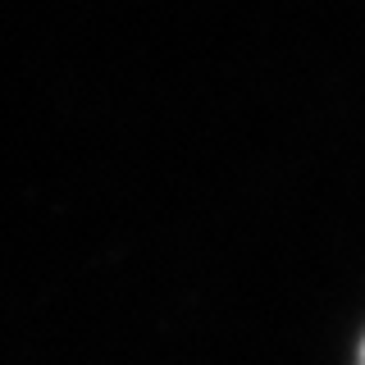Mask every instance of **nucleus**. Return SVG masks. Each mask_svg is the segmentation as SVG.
<instances>
[{"label": "nucleus", "mask_w": 365, "mask_h": 365, "mask_svg": "<svg viewBox=\"0 0 365 365\" xmlns=\"http://www.w3.org/2000/svg\"><path fill=\"white\" fill-rule=\"evenodd\" d=\"M356 365H365V342H361V356H356Z\"/></svg>", "instance_id": "obj_1"}]
</instances>
